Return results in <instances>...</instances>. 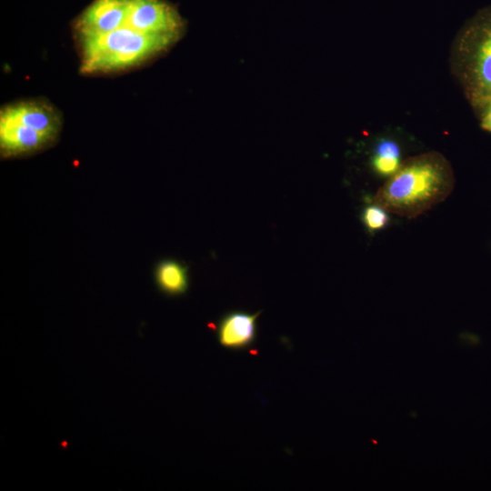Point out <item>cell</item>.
Returning a JSON list of instances; mask_svg holds the SVG:
<instances>
[{
    "label": "cell",
    "instance_id": "cell-10",
    "mask_svg": "<svg viewBox=\"0 0 491 491\" xmlns=\"http://www.w3.org/2000/svg\"><path fill=\"white\" fill-rule=\"evenodd\" d=\"M387 213L384 208L373 203L363 211V224L369 231H378L387 225Z\"/></svg>",
    "mask_w": 491,
    "mask_h": 491
},
{
    "label": "cell",
    "instance_id": "cell-8",
    "mask_svg": "<svg viewBox=\"0 0 491 491\" xmlns=\"http://www.w3.org/2000/svg\"><path fill=\"white\" fill-rule=\"evenodd\" d=\"M33 128L54 140L57 136L61 119L52 107L40 102H20L4 107L1 114Z\"/></svg>",
    "mask_w": 491,
    "mask_h": 491
},
{
    "label": "cell",
    "instance_id": "cell-7",
    "mask_svg": "<svg viewBox=\"0 0 491 491\" xmlns=\"http://www.w3.org/2000/svg\"><path fill=\"white\" fill-rule=\"evenodd\" d=\"M260 312L251 314L233 310L223 315L215 328L219 345L224 348L241 351L252 346L256 337V319Z\"/></svg>",
    "mask_w": 491,
    "mask_h": 491
},
{
    "label": "cell",
    "instance_id": "cell-3",
    "mask_svg": "<svg viewBox=\"0 0 491 491\" xmlns=\"http://www.w3.org/2000/svg\"><path fill=\"white\" fill-rule=\"evenodd\" d=\"M467 35L474 40L466 67L469 90L474 102L487 105L491 101V9L476 18Z\"/></svg>",
    "mask_w": 491,
    "mask_h": 491
},
{
    "label": "cell",
    "instance_id": "cell-12",
    "mask_svg": "<svg viewBox=\"0 0 491 491\" xmlns=\"http://www.w3.org/2000/svg\"><path fill=\"white\" fill-rule=\"evenodd\" d=\"M374 155L399 158L400 149L396 142L389 139H382L376 143Z\"/></svg>",
    "mask_w": 491,
    "mask_h": 491
},
{
    "label": "cell",
    "instance_id": "cell-5",
    "mask_svg": "<svg viewBox=\"0 0 491 491\" xmlns=\"http://www.w3.org/2000/svg\"><path fill=\"white\" fill-rule=\"evenodd\" d=\"M129 0H95L77 21L80 36L109 33L123 26Z\"/></svg>",
    "mask_w": 491,
    "mask_h": 491
},
{
    "label": "cell",
    "instance_id": "cell-4",
    "mask_svg": "<svg viewBox=\"0 0 491 491\" xmlns=\"http://www.w3.org/2000/svg\"><path fill=\"white\" fill-rule=\"evenodd\" d=\"M123 25L146 34L180 35L184 25L178 12L163 0H129Z\"/></svg>",
    "mask_w": 491,
    "mask_h": 491
},
{
    "label": "cell",
    "instance_id": "cell-9",
    "mask_svg": "<svg viewBox=\"0 0 491 491\" xmlns=\"http://www.w3.org/2000/svg\"><path fill=\"white\" fill-rule=\"evenodd\" d=\"M155 280L160 291L167 296H180L188 288L187 268L174 259L159 262L155 270Z\"/></svg>",
    "mask_w": 491,
    "mask_h": 491
},
{
    "label": "cell",
    "instance_id": "cell-11",
    "mask_svg": "<svg viewBox=\"0 0 491 491\" xmlns=\"http://www.w3.org/2000/svg\"><path fill=\"white\" fill-rule=\"evenodd\" d=\"M399 158L381 155H374L372 165L381 175H392L400 166Z\"/></svg>",
    "mask_w": 491,
    "mask_h": 491
},
{
    "label": "cell",
    "instance_id": "cell-2",
    "mask_svg": "<svg viewBox=\"0 0 491 491\" xmlns=\"http://www.w3.org/2000/svg\"><path fill=\"white\" fill-rule=\"evenodd\" d=\"M80 37L81 69L95 73L134 66L168 47L179 35L146 34L123 25L109 33Z\"/></svg>",
    "mask_w": 491,
    "mask_h": 491
},
{
    "label": "cell",
    "instance_id": "cell-6",
    "mask_svg": "<svg viewBox=\"0 0 491 491\" xmlns=\"http://www.w3.org/2000/svg\"><path fill=\"white\" fill-rule=\"evenodd\" d=\"M54 141L11 117L0 115V149L4 156L33 154Z\"/></svg>",
    "mask_w": 491,
    "mask_h": 491
},
{
    "label": "cell",
    "instance_id": "cell-1",
    "mask_svg": "<svg viewBox=\"0 0 491 491\" xmlns=\"http://www.w3.org/2000/svg\"><path fill=\"white\" fill-rule=\"evenodd\" d=\"M454 185V175L446 159L436 153L425 154L401 164L378 189L373 203L411 219L444 201Z\"/></svg>",
    "mask_w": 491,
    "mask_h": 491
},
{
    "label": "cell",
    "instance_id": "cell-13",
    "mask_svg": "<svg viewBox=\"0 0 491 491\" xmlns=\"http://www.w3.org/2000/svg\"><path fill=\"white\" fill-rule=\"evenodd\" d=\"M482 127L491 132V101L486 105V113L482 118Z\"/></svg>",
    "mask_w": 491,
    "mask_h": 491
}]
</instances>
